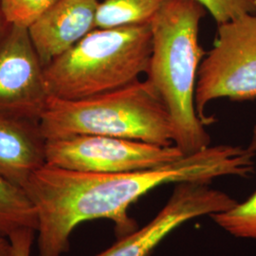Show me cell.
I'll return each mask as SVG.
<instances>
[{
    "mask_svg": "<svg viewBox=\"0 0 256 256\" xmlns=\"http://www.w3.org/2000/svg\"><path fill=\"white\" fill-rule=\"evenodd\" d=\"M176 146L122 138L79 135L46 140V162L56 167L98 174L160 167L183 156Z\"/></svg>",
    "mask_w": 256,
    "mask_h": 256,
    "instance_id": "8992f818",
    "label": "cell"
},
{
    "mask_svg": "<svg viewBox=\"0 0 256 256\" xmlns=\"http://www.w3.org/2000/svg\"><path fill=\"white\" fill-rule=\"evenodd\" d=\"M256 154L248 147L210 146L160 167L114 174L46 164L24 186L36 210L39 254L63 256L74 230L90 220H110L118 238L129 234L138 227L128 209L150 191L166 184L210 183L228 176L248 178L254 173Z\"/></svg>",
    "mask_w": 256,
    "mask_h": 256,
    "instance_id": "6da1fadb",
    "label": "cell"
},
{
    "mask_svg": "<svg viewBox=\"0 0 256 256\" xmlns=\"http://www.w3.org/2000/svg\"><path fill=\"white\" fill-rule=\"evenodd\" d=\"M46 138L40 120L0 113V174L24 188L46 164Z\"/></svg>",
    "mask_w": 256,
    "mask_h": 256,
    "instance_id": "30bf717a",
    "label": "cell"
},
{
    "mask_svg": "<svg viewBox=\"0 0 256 256\" xmlns=\"http://www.w3.org/2000/svg\"><path fill=\"white\" fill-rule=\"evenodd\" d=\"M59 0H2L5 16L10 25L30 27Z\"/></svg>",
    "mask_w": 256,
    "mask_h": 256,
    "instance_id": "5bb4252c",
    "label": "cell"
},
{
    "mask_svg": "<svg viewBox=\"0 0 256 256\" xmlns=\"http://www.w3.org/2000/svg\"><path fill=\"white\" fill-rule=\"evenodd\" d=\"M98 5L99 0H59L28 28L44 68L95 28Z\"/></svg>",
    "mask_w": 256,
    "mask_h": 256,
    "instance_id": "9c48e42d",
    "label": "cell"
},
{
    "mask_svg": "<svg viewBox=\"0 0 256 256\" xmlns=\"http://www.w3.org/2000/svg\"><path fill=\"white\" fill-rule=\"evenodd\" d=\"M212 46L202 60L196 86V110L205 126L210 102L256 99V14L218 25Z\"/></svg>",
    "mask_w": 256,
    "mask_h": 256,
    "instance_id": "5b68a950",
    "label": "cell"
},
{
    "mask_svg": "<svg viewBox=\"0 0 256 256\" xmlns=\"http://www.w3.org/2000/svg\"><path fill=\"white\" fill-rule=\"evenodd\" d=\"M151 52L150 23L95 28L44 68L50 96L80 100L128 86L146 74Z\"/></svg>",
    "mask_w": 256,
    "mask_h": 256,
    "instance_id": "277c9868",
    "label": "cell"
},
{
    "mask_svg": "<svg viewBox=\"0 0 256 256\" xmlns=\"http://www.w3.org/2000/svg\"><path fill=\"white\" fill-rule=\"evenodd\" d=\"M210 14L218 25L243 14H256V0H196Z\"/></svg>",
    "mask_w": 256,
    "mask_h": 256,
    "instance_id": "9a60e30c",
    "label": "cell"
},
{
    "mask_svg": "<svg viewBox=\"0 0 256 256\" xmlns=\"http://www.w3.org/2000/svg\"><path fill=\"white\" fill-rule=\"evenodd\" d=\"M169 0H104L99 2L95 28L124 27L150 23Z\"/></svg>",
    "mask_w": 256,
    "mask_h": 256,
    "instance_id": "7c38bea8",
    "label": "cell"
},
{
    "mask_svg": "<svg viewBox=\"0 0 256 256\" xmlns=\"http://www.w3.org/2000/svg\"><path fill=\"white\" fill-rule=\"evenodd\" d=\"M50 97L28 28L12 25L0 37V113L40 120Z\"/></svg>",
    "mask_w": 256,
    "mask_h": 256,
    "instance_id": "ba28073f",
    "label": "cell"
},
{
    "mask_svg": "<svg viewBox=\"0 0 256 256\" xmlns=\"http://www.w3.org/2000/svg\"><path fill=\"white\" fill-rule=\"evenodd\" d=\"M206 12L196 0H169L150 21L152 52L147 81L168 110L174 146L184 155L200 152L210 144L194 102L198 70L206 54L200 43Z\"/></svg>",
    "mask_w": 256,
    "mask_h": 256,
    "instance_id": "7a4b0ae2",
    "label": "cell"
},
{
    "mask_svg": "<svg viewBox=\"0 0 256 256\" xmlns=\"http://www.w3.org/2000/svg\"><path fill=\"white\" fill-rule=\"evenodd\" d=\"M0 256H14V248L10 238L0 234Z\"/></svg>",
    "mask_w": 256,
    "mask_h": 256,
    "instance_id": "e0dca14e",
    "label": "cell"
},
{
    "mask_svg": "<svg viewBox=\"0 0 256 256\" xmlns=\"http://www.w3.org/2000/svg\"><path fill=\"white\" fill-rule=\"evenodd\" d=\"M248 148L250 150H252V152L256 153V126L254 128V130H252V140H250V144H248Z\"/></svg>",
    "mask_w": 256,
    "mask_h": 256,
    "instance_id": "d6986e66",
    "label": "cell"
},
{
    "mask_svg": "<svg viewBox=\"0 0 256 256\" xmlns=\"http://www.w3.org/2000/svg\"><path fill=\"white\" fill-rule=\"evenodd\" d=\"M36 232L32 229H20L10 236L14 256H30Z\"/></svg>",
    "mask_w": 256,
    "mask_h": 256,
    "instance_id": "2e32d148",
    "label": "cell"
},
{
    "mask_svg": "<svg viewBox=\"0 0 256 256\" xmlns=\"http://www.w3.org/2000/svg\"><path fill=\"white\" fill-rule=\"evenodd\" d=\"M238 202L208 182H180L164 208L146 225L96 256H150L165 238L190 220L229 210Z\"/></svg>",
    "mask_w": 256,
    "mask_h": 256,
    "instance_id": "52a82bcc",
    "label": "cell"
},
{
    "mask_svg": "<svg viewBox=\"0 0 256 256\" xmlns=\"http://www.w3.org/2000/svg\"><path fill=\"white\" fill-rule=\"evenodd\" d=\"M37 225L36 207L24 188L0 174V234L9 238L20 229L36 232Z\"/></svg>",
    "mask_w": 256,
    "mask_h": 256,
    "instance_id": "8fae6325",
    "label": "cell"
},
{
    "mask_svg": "<svg viewBox=\"0 0 256 256\" xmlns=\"http://www.w3.org/2000/svg\"><path fill=\"white\" fill-rule=\"evenodd\" d=\"M221 229L238 238L256 240V191L245 202L210 216Z\"/></svg>",
    "mask_w": 256,
    "mask_h": 256,
    "instance_id": "4fadbf2b",
    "label": "cell"
},
{
    "mask_svg": "<svg viewBox=\"0 0 256 256\" xmlns=\"http://www.w3.org/2000/svg\"><path fill=\"white\" fill-rule=\"evenodd\" d=\"M12 25L8 22V20L5 16L3 6H2V0H0V37L2 36L10 27Z\"/></svg>",
    "mask_w": 256,
    "mask_h": 256,
    "instance_id": "ac0fdd59",
    "label": "cell"
},
{
    "mask_svg": "<svg viewBox=\"0 0 256 256\" xmlns=\"http://www.w3.org/2000/svg\"><path fill=\"white\" fill-rule=\"evenodd\" d=\"M40 124L46 140L97 135L174 146L169 112L147 80L80 100L50 96Z\"/></svg>",
    "mask_w": 256,
    "mask_h": 256,
    "instance_id": "3957f363",
    "label": "cell"
}]
</instances>
